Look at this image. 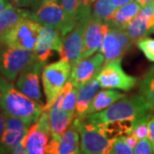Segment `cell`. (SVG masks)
<instances>
[{"mask_svg":"<svg viewBox=\"0 0 154 154\" xmlns=\"http://www.w3.org/2000/svg\"><path fill=\"white\" fill-rule=\"evenodd\" d=\"M41 24L28 17L0 33V47H14L33 51Z\"/></svg>","mask_w":154,"mask_h":154,"instance_id":"3957f363","label":"cell"},{"mask_svg":"<svg viewBox=\"0 0 154 154\" xmlns=\"http://www.w3.org/2000/svg\"><path fill=\"white\" fill-rule=\"evenodd\" d=\"M10 154H26V149H25V137L23 138L22 141L17 145L15 148L12 150Z\"/></svg>","mask_w":154,"mask_h":154,"instance_id":"1f68e13d","label":"cell"},{"mask_svg":"<svg viewBox=\"0 0 154 154\" xmlns=\"http://www.w3.org/2000/svg\"><path fill=\"white\" fill-rule=\"evenodd\" d=\"M80 134L73 123L59 137H51L46 154H69L79 146Z\"/></svg>","mask_w":154,"mask_h":154,"instance_id":"ac0fdd59","label":"cell"},{"mask_svg":"<svg viewBox=\"0 0 154 154\" xmlns=\"http://www.w3.org/2000/svg\"><path fill=\"white\" fill-rule=\"evenodd\" d=\"M10 5H11V3L8 0H0V12L2 11H4Z\"/></svg>","mask_w":154,"mask_h":154,"instance_id":"f35d334b","label":"cell"},{"mask_svg":"<svg viewBox=\"0 0 154 154\" xmlns=\"http://www.w3.org/2000/svg\"><path fill=\"white\" fill-rule=\"evenodd\" d=\"M140 94L147 100L154 110V65L144 75L139 85Z\"/></svg>","mask_w":154,"mask_h":154,"instance_id":"d4e9b609","label":"cell"},{"mask_svg":"<svg viewBox=\"0 0 154 154\" xmlns=\"http://www.w3.org/2000/svg\"><path fill=\"white\" fill-rule=\"evenodd\" d=\"M33 51L14 47H0V75L15 82L19 74L36 60Z\"/></svg>","mask_w":154,"mask_h":154,"instance_id":"8992f818","label":"cell"},{"mask_svg":"<svg viewBox=\"0 0 154 154\" xmlns=\"http://www.w3.org/2000/svg\"><path fill=\"white\" fill-rule=\"evenodd\" d=\"M29 125L19 118L6 116L5 131L0 141V152L10 154L28 134Z\"/></svg>","mask_w":154,"mask_h":154,"instance_id":"9a60e30c","label":"cell"},{"mask_svg":"<svg viewBox=\"0 0 154 154\" xmlns=\"http://www.w3.org/2000/svg\"><path fill=\"white\" fill-rule=\"evenodd\" d=\"M71 69L69 63L62 58L44 67L41 75L45 96L44 110H48L54 103L63 88L69 80Z\"/></svg>","mask_w":154,"mask_h":154,"instance_id":"5b68a950","label":"cell"},{"mask_svg":"<svg viewBox=\"0 0 154 154\" xmlns=\"http://www.w3.org/2000/svg\"><path fill=\"white\" fill-rule=\"evenodd\" d=\"M100 84L96 77L85 83L78 88L76 106H75V118L85 117L86 112L90 106L94 96L99 92Z\"/></svg>","mask_w":154,"mask_h":154,"instance_id":"ffe728a7","label":"cell"},{"mask_svg":"<svg viewBox=\"0 0 154 154\" xmlns=\"http://www.w3.org/2000/svg\"><path fill=\"white\" fill-rule=\"evenodd\" d=\"M11 5L16 7H31V0H9Z\"/></svg>","mask_w":154,"mask_h":154,"instance_id":"d6a6232c","label":"cell"},{"mask_svg":"<svg viewBox=\"0 0 154 154\" xmlns=\"http://www.w3.org/2000/svg\"><path fill=\"white\" fill-rule=\"evenodd\" d=\"M124 97H126L125 94L114 89H110V88L102 89L94 96L91 105L88 107L86 112V116L105 110L116 101L123 99Z\"/></svg>","mask_w":154,"mask_h":154,"instance_id":"7402d4cb","label":"cell"},{"mask_svg":"<svg viewBox=\"0 0 154 154\" xmlns=\"http://www.w3.org/2000/svg\"><path fill=\"white\" fill-rule=\"evenodd\" d=\"M134 154H154L148 138L140 140L134 148Z\"/></svg>","mask_w":154,"mask_h":154,"instance_id":"f546056e","label":"cell"},{"mask_svg":"<svg viewBox=\"0 0 154 154\" xmlns=\"http://www.w3.org/2000/svg\"><path fill=\"white\" fill-rule=\"evenodd\" d=\"M105 63V57L100 52L81 59L72 67L69 81L74 87L80 88L85 83L97 76Z\"/></svg>","mask_w":154,"mask_h":154,"instance_id":"5bb4252c","label":"cell"},{"mask_svg":"<svg viewBox=\"0 0 154 154\" xmlns=\"http://www.w3.org/2000/svg\"><path fill=\"white\" fill-rule=\"evenodd\" d=\"M147 125H148V139L152 144L154 153V115L151 116Z\"/></svg>","mask_w":154,"mask_h":154,"instance_id":"4dcf8cb0","label":"cell"},{"mask_svg":"<svg viewBox=\"0 0 154 154\" xmlns=\"http://www.w3.org/2000/svg\"><path fill=\"white\" fill-rule=\"evenodd\" d=\"M61 5L66 16L65 28L62 32V35L63 37L75 27L76 23L78 0H61Z\"/></svg>","mask_w":154,"mask_h":154,"instance_id":"484cf974","label":"cell"},{"mask_svg":"<svg viewBox=\"0 0 154 154\" xmlns=\"http://www.w3.org/2000/svg\"><path fill=\"white\" fill-rule=\"evenodd\" d=\"M153 108L142 95L124 97L105 110L86 116L89 122L100 125L116 121H134L144 116L151 114Z\"/></svg>","mask_w":154,"mask_h":154,"instance_id":"6da1fadb","label":"cell"},{"mask_svg":"<svg viewBox=\"0 0 154 154\" xmlns=\"http://www.w3.org/2000/svg\"><path fill=\"white\" fill-rule=\"evenodd\" d=\"M6 122V115L4 112V110L0 109V141L3 136V134L5 131V128Z\"/></svg>","mask_w":154,"mask_h":154,"instance_id":"836d02e7","label":"cell"},{"mask_svg":"<svg viewBox=\"0 0 154 154\" xmlns=\"http://www.w3.org/2000/svg\"><path fill=\"white\" fill-rule=\"evenodd\" d=\"M95 1H96V0H92V2H95Z\"/></svg>","mask_w":154,"mask_h":154,"instance_id":"7bdbcfd3","label":"cell"},{"mask_svg":"<svg viewBox=\"0 0 154 154\" xmlns=\"http://www.w3.org/2000/svg\"><path fill=\"white\" fill-rule=\"evenodd\" d=\"M48 112L51 137H59L71 126L75 118V114H70L58 105L53 103L46 110Z\"/></svg>","mask_w":154,"mask_h":154,"instance_id":"d6986e66","label":"cell"},{"mask_svg":"<svg viewBox=\"0 0 154 154\" xmlns=\"http://www.w3.org/2000/svg\"><path fill=\"white\" fill-rule=\"evenodd\" d=\"M140 9L141 6L134 0L125 5L116 8L112 16L104 22L108 25L109 28L125 29L128 22L136 16Z\"/></svg>","mask_w":154,"mask_h":154,"instance_id":"44dd1931","label":"cell"},{"mask_svg":"<svg viewBox=\"0 0 154 154\" xmlns=\"http://www.w3.org/2000/svg\"><path fill=\"white\" fill-rule=\"evenodd\" d=\"M62 45L63 35L60 30L50 26H42L38 33L33 52L37 60L45 64L53 51L60 52Z\"/></svg>","mask_w":154,"mask_h":154,"instance_id":"4fadbf2b","label":"cell"},{"mask_svg":"<svg viewBox=\"0 0 154 154\" xmlns=\"http://www.w3.org/2000/svg\"><path fill=\"white\" fill-rule=\"evenodd\" d=\"M116 9L113 0H96L92 16L105 22L112 16Z\"/></svg>","mask_w":154,"mask_h":154,"instance_id":"4316f807","label":"cell"},{"mask_svg":"<svg viewBox=\"0 0 154 154\" xmlns=\"http://www.w3.org/2000/svg\"><path fill=\"white\" fill-rule=\"evenodd\" d=\"M124 138V140L126 141V143L130 146V147H132V148H134V146H136V144L139 141L136 138L134 137L133 134H128V135H125V136H123Z\"/></svg>","mask_w":154,"mask_h":154,"instance_id":"e575fe53","label":"cell"},{"mask_svg":"<svg viewBox=\"0 0 154 154\" xmlns=\"http://www.w3.org/2000/svg\"><path fill=\"white\" fill-rule=\"evenodd\" d=\"M154 27V4L141 7L136 16L125 28V31L134 42L146 37Z\"/></svg>","mask_w":154,"mask_h":154,"instance_id":"2e32d148","label":"cell"},{"mask_svg":"<svg viewBox=\"0 0 154 154\" xmlns=\"http://www.w3.org/2000/svg\"><path fill=\"white\" fill-rule=\"evenodd\" d=\"M47 1H51V0H31V8L33 9V8L40 5L41 4H43L45 2H47Z\"/></svg>","mask_w":154,"mask_h":154,"instance_id":"74e56055","label":"cell"},{"mask_svg":"<svg viewBox=\"0 0 154 154\" xmlns=\"http://www.w3.org/2000/svg\"><path fill=\"white\" fill-rule=\"evenodd\" d=\"M69 154H84V153H83V152L82 151L81 147H80V146H78L75 149V150H74L73 152H70Z\"/></svg>","mask_w":154,"mask_h":154,"instance_id":"ab89813d","label":"cell"},{"mask_svg":"<svg viewBox=\"0 0 154 154\" xmlns=\"http://www.w3.org/2000/svg\"><path fill=\"white\" fill-rule=\"evenodd\" d=\"M2 99H3V88H2L1 77H0V109H2Z\"/></svg>","mask_w":154,"mask_h":154,"instance_id":"60d3db41","label":"cell"},{"mask_svg":"<svg viewBox=\"0 0 154 154\" xmlns=\"http://www.w3.org/2000/svg\"><path fill=\"white\" fill-rule=\"evenodd\" d=\"M30 18L42 26L57 28L61 31V33L66 24V16L58 0L47 1L32 9Z\"/></svg>","mask_w":154,"mask_h":154,"instance_id":"7c38bea8","label":"cell"},{"mask_svg":"<svg viewBox=\"0 0 154 154\" xmlns=\"http://www.w3.org/2000/svg\"><path fill=\"white\" fill-rule=\"evenodd\" d=\"M44 66L43 63L36 59L19 74L16 82V88L21 93L43 105H45L39 79Z\"/></svg>","mask_w":154,"mask_h":154,"instance_id":"30bf717a","label":"cell"},{"mask_svg":"<svg viewBox=\"0 0 154 154\" xmlns=\"http://www.w3.org/2000/svg\"><path fill=\"white\" fill-rule=\"evenodd\" d=\"M77 95L78 88L74 87L71 82L69 80L63 88L60 94L57 97L54 103L59 105L67 112L75 115Z\"/></svg>","mask_w":154,"mask_h":154,"instance_id":"cb8c5ba5","label":"cell"},{"mask_svg":"<svg viewBox=\"0 0 154 154\" xmlns=\"http://www.w3.org/2000/svg\"><path fill=\"white\" fill-rule=\"evenodd\" d=\"M50 136L48 112L44 110L38 121L29 127L25 136L26 154H46Z\"/></svg>","mask_w":154,"mask_h":154,"instance_id":"8fae6325","label":"cell"},{"mask_svg":"<svg viewBox=\"0 0 154 154\" xmlns=\"http://www.w3.org/2000/svg\"><path fill=\"white\" fill-rule=\"evenodd\" d=\"M1 84L3 88L2 110L5 115L19 118L29 126L38 121L44 111V105L21 93L5 78L1 77Z\"/></svg>","mask_w":154,"mask_h":154,"instance_id":"7a4b0ae2","label":"cell"},{"mask_svg":"<svg viewBox=\"0 0 154 154\" xmlns=\"http://www.w3.org/2000/svg\"><path fill=\"white\" fill-rule=\"evenodd\" d=\"M96 79L103 88L119 89L128 92L137 84V79L123 70L122 67V58L105 63Z\"/></svg>","mask_w":154,"mask_h":154,"instance_id":"52a82bcc","label":"cell"},{"mask_svg":"<svg viewBox=\"0 0 154 154\" xmlns=\"http://www.w3.org/2000/svg\"><path fill=\"white\" fill-rule=\"evenodd\" d=\"M73 124L80 134V147L84 154H112V140L105 135L99 125L88 122L84 117L75 118Z\"/></svg>","mask_w":154,"mask_h":154,"instance_id":"277c9868","label":"cell"},{"mask_svg":"<svg viewBox=\"0 0 154 154\" xmlns=\"http://www.w3.org/2000/svg\"><path fill=\"white\" fill-rule=\"evenodd\" d=\"M137 2L138 4L141 7H144V6L149 5H152L154 4V0H135Z\"/></svg>","mask_w":154,"mask_h":154,"instance_id":"8d00e7d4","label":"cell"},{"mask_svg":"<svg viewBox=\"0 0 154 154\" xmlns=\"http://www.w3.org/2000/svg\"><path fill=\"white\" fill-rule=\"evenodd\" d=\"M137 46L145 57L151 62L154 63V39L149 37H144L136 41Z\"/></svg>","mask_w":154,"mask_h":154,"instance_id":"83f0119b","label":"cell"},{"mask_svg":"<svg viewBox=\"0 0 154 154\" xmlns=\"http://www.w3.org/2000/svg\"><path fill=\"white\" fill-rule=\"evenodd\" d=\"M108 28L106 23L92 16L84 33L82 59L93 56L99 51Z\"/></svg>","mask_w":154,"mask_h":154,"instance_id":"e0dca14e","label":"cell"},{"mask_svg":"<svg viewBox=\"0 0 154 154\" xmlns=\"http://www.w3.org/2000/svg\"><path fill=\"white\" fill-rule=\"evenodd\" d=\"M152 32H153V33H154V27H153V28H152Z\"/></svg>","mask_w":154,"mask_h":154,"instance_id":"b9f144b4","label":"cell"},{"mask_svg":"<svg viewBox=\"0 0 154 154\" xmlns=\"http://www.w3.org/2000/svg\"><path fill=\"white\" fill-rule=\"evenodd\" d=\"M91 17L92 16L77 19L75 27L63 37V45L58 54L62 59L68 61L71 67L82 59L84 33Z\"/></svg>","mask_w":154,"mask_h":154,"instance_id":"ba28073f","label":"cell"},{"mask_svg":"<svg viewBox=\"0 0 154 154\" xmlns=\"http://www.w3.org/2000/svg\"><path fill=\"white\" fill-rule=\"evenodd\" d=\"M31 11L10 5L0 12V33L15 26L25 18L30 17Z\"/></svg>","mask_w":154,"mask_h":154,"instance_id":"603a6c76","label":"cell"},{"mask_svg":"<svg viewBox=\"0 0 154 154\" xmlns=\"http://www.w3.org/2000/svg\"><path fill=\"white\" fill-rule=\"evenodd\" d=\"M132 1H134V0H113V3L115 5L116 8H119V7L125 5L132 2Z\"/></svg>","mask_w":154,"mask_h":154,"instance_id":"d590c367","label":"cell"},{"mask_svg":"<svg viewBox=\"0 0 154 154\" xmlns=\"http://www.w3.org/2000/svg\"><path fill=\"white\" fill-rule=\"evenodd\" d=\"M134 44L125 29L109 28L103 38L99 52L105 57V63L122 58Z\"/></svg>","mask_w":154,"mask_h":154,"instance_id":"9c48e42d","label":"cell"},{"mask_svg":"<svg viewBox=\"0 0 154 154\" xmlns=\"http://www.w3.org/2000/svg\"><path fill=\"white\" fill-rule=\"evenodd\" d=\"M112 154H134V148L130 147L123 136L117 138L113 143Z\"/></svg>","mask_w":154,"mask_h":154,"instance_id":"f1b7e54d","label":"cell"},{"mask_svg":"<svg viewBox=\"0 0 154 154\" xmlns=\"http://www.w3.org/2000/svg\"><path fill=\"white\" fill-rule=\"evenodd\" d=\"M0 154H4V153H2V152H0Z\"/></svg>","mask_w":154,"mask_h":154,"instance_id":"ee69618b","label":"cell"}]
</instances>
